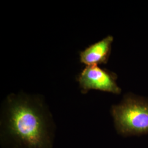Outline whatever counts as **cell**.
Masks as SVG:
<instances>
[{"mask_svg":"<svg viewBox=\"0 0 148 148\" xmlns=\"http://www.w3.org/2000/svg\"><path fill=\"white\" fill-rule=\"evenodd\" d=\"M115 126L123 136L148 133V101L133 95L125 96L121 103L111 108Z\"/></svg>","mask_w":148,"mask_h":148,"instance_id":"2","label":"cell"},{"mask_svg":"<svg viewBox=\"0 0 148 148\" xmlns=\"http://www.w3.org/2000/svg\"><path fill=\"white\" fill-rule=\"evenodd\" d=\"M113 40L112 36H108L81 52L79 54L81 62L87 66L106 63L111 52Z\"/></svg>","mask_w":148,"mask_h":148,"instance_id":"4","label":"cell"},{"mask_svg":"<svg viewBox=\"0 0 148 148\" xmlns=\"http://www.w3.org/2000/svg\"><path fill=\"white\" fill-rule=\"evenodd\" d=\"M115 74L101 69L98 65L87 66L77 80L84 93L95 90L119 95L121 90L116 82Z\"/></svg>","mask_w":148,"mask_h":148,"instance_id":"3","label":"cell"},{"mask_svg":"<svg viewBox=\"0 0 148 148\" xmlns=\"http://www.w3.org/2000/svg\"><path fill=\"white\" fill-rule=\"evenodd\" d=\"M55 126L42 101L27 95L9 96L1 122L2 148H52Z\"/></svg>","mask_w":148,"mask_h":148,"instance_id":"1","label":"cell"}]
</instances>
